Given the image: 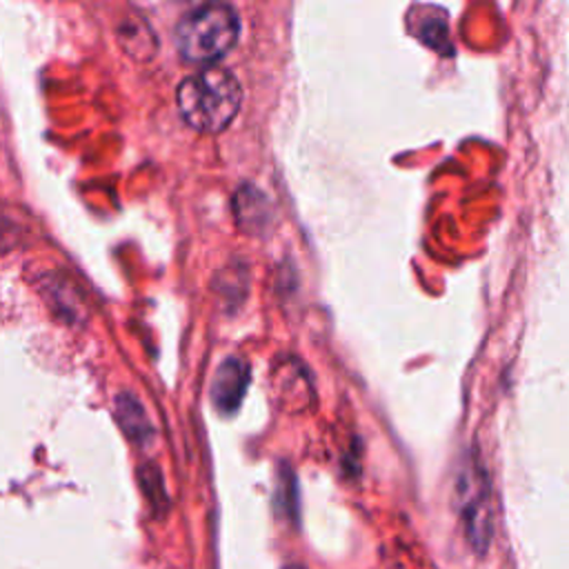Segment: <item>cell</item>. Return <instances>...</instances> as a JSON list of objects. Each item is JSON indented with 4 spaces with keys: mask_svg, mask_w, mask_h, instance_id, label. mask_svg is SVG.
Here are the masks:
<instances>
[{
    "mask_svg": "<svg viewBox=\"0 0 569 569\" xmlns=\"http://www.w3.org/2000/svg\"><path fill=\"white\" fill-rule=\"evenodd\" d=\"M242 102L238 78L222 67H207L178 84L180 118L200 133H220L236 118Z\"/></svg>",
    "mask_w": 569,
    "mask_h": 569,
    "instance_id": "1",
    "label": "cell"
},
{
    "mask_svg": "<svg viewBox=\"0 0 569 569\" xmlns=\"http://www.w3.org/2000/svg\"><path fill=\"white\" fill-rule=\"evenodd\" d=\"M238 36L240 20L233 7L209 2L182 13L173 31V42L182 60L213 67L236 44Z\"/></svg>",
    "mask_w": 569,
    "mask_h": 569,
    "instance_id": "2",
    "label": "cell"
},
{
    "mask_svg": "<svg viewBox=\"0 0 569 569\" xmlns=\"http://www.w3.org/2000/svg\"><path fill=\"white\" fill-rule=\"evenodd\" d=\"M453 507L469 545L476 553H485L493 533V509L489 478L476 451L465 453L460 460L453 485Z\"/></svg>",
    "mask_w": 569,
    "mask_h": 569,
    "instance_id": "3",
    "label": "cell"
},
{
    "mask_svg": "<svg viewBox=\"0 0 569 569\" xmlns=\"http://www.w3.org/2000/svg\"><path fill=\"white\" fill-rule=\"evenodd\" d=\"M249 385V367L240 358H229L220 365L211 382V400L220 413H233L244 398Z\"/></svg>",
    "mask_w": 569,
    "mask_h": 569,
    "instance_id": "4",
    "label": "cell"
},
{
    "mask_svg": "<svg viewBox=\"0 0 569 569\" xmlns=\"http://www.w3.org/2000/svg\"><path fill=\"white\" fill-rule=\"evenodd\" d=\"M233 211H236V222H238V227L247 229V233H258V231L264 229V224L269 222L267 200H264V196H262L256 187H251V184H242V187L236 191Z\"/></svg>",
    "mask_w": 569,
    "mask_h": 569,
    "instance_id": "5",
    "label": "cell"
},
{
    "mask_svg": "<svg viewBox=\"0 0 569 569\" xmlns=\"http://www.w3.org/2000/svg\"><path fill=\"white\" fill-rule=\"evenodd\" d=\"M120 42L127 49V53L136 60H147L156 53V36L153 29L147 24V20L142 16H129L120 29Z\"/></svg>",
    "mask_w": 569,
    "mask_h": 569,
    "instance_id": "6",
    "label": "cell"
},
{
    "mask_svg": "<svg viewBox=\"0 0 569 569\" xmlns=\"http://www.w3.org/2000/svg\"><path fill=\"white\" fill-rule=\"evenodd\" d=\"M116 416H118V422L120 427L124 429V433L131 438V440H138V442H144L149 440L151 436V425L147 420V413L142 409V405L129 396V393H120L116 398Z\"/></svg>",
    "mask_w": 569,
    "mask_h": 569,
    "instance_id": "7",
    "label": "cell"
},
{
    "mask_svg": "<svg viewBox=\"0 0 569 569\" xmlns=\"http://www.w3.org/2000/svg\"><path fill=\"white\" fill-rule=\"evenodd\" d=\"M140 480H142V487H144V496L149 498L151 507L156 511H164L167 509V493H164V487H162V478L158 473L156 467H144L140 471Z\"/></svg>",
    "mask_w": 569,
    "mask_h": 569,
    "instance_id": "8",
    "label": "cell"
},
{
    "mask_svg": "<svg viewBox=\"0 0 569 569\" xmlns=\"http://www.w3.org/2000/svg\"><path fill=\"white\" fill-rule=\"evenodd\" d=\"M284 569H305V567L302 565H287Z\"/></svg>",
    "mask_w": 569,
    "mask_h": 569,
    "instance_id": "9",
    "label": "cell"
}]
</instances>
